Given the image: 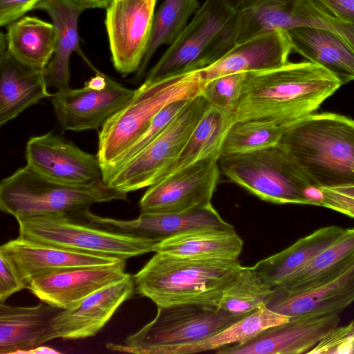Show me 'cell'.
Masks as SVG:
<instances>
[{
    "label": "cell",
    "instance_id": "cell-3",
    "mask_svg": "<svg viewBox=\"0 0 354 354\" xmlns=\"http://www.w3.org/2000/svg\"><path fill=\"white\" fill-rule=\"evenodd\" d=\"M239 259H198L156 252L134 275L135 290L158 308L181 304L218 307L242 268Z\"/></svg>",
    "mask_w": 354,
    "mask_h": 354
},
{
    "label": "cell",
    "instance_id": "cell-34",
    "mask_svg": "<svg viewBox=\"0 0 354 354\" xmlns=\"http://www.w3.org/2000/svg\"><path fill=\"white\" fill-rule=\"evenodd\" d=\"M273 293L274 289L262 280L252 266H243L223 292L218 308L245 317L267 306Z\"/></svg>",
    "mask_w": 354,
    "mask_h": 354
},
{
    "label": "cell",
    "instance_id": "cell-44",
    "mask_svg": "<svg viewBox=\"0 0 354 354\" xmlns=\"http://www.w3.org/2000/svg\"><path fill=\"white\" fill-rule=\"evenodd\" d=\"M85 10L93 8H107L115 0H72Z\"/></svg>",
    "mask_w": 354,
    "mask_h": 354
},
{
    "label": "cell",
    "instance_id": "cell-25",
    "mask_svg": "<svg viewBox=\"0 0 354 354\" xmlns=\"http://www.w3.org/2000/svg\"><path fill=\"white\" fill-rule=\"evenodd\" d=\"M286 32L296 53L328 70L342 84L354 80V49L339 34L310 26Z\"/></svg>",
    "mask_w": 354,
    "mask_h": 354
},
{
    "label": "cell",
    "instance_id": "cell-41",
    "mask_svg": "<svg viewBox=\"0 0 354 354\" xmlns=\"http://www.w3.org/2000/svg\"><path fill=\"white\" fill-rule=\"evenodd\" d=\"M26 288L11 264L0 254V303H4L13 294Z\"/></svg>",
    "mask_w": 354,
    "mask_h": 354
},
{
    "label": "cell",
    "instance_id": "cell-17",
    "mask_svg": "<svg viewBox=\"0 0 354 354\" xmlns=\"http://www.w3.org/2000/svg\"><path fill=\"white\" fill-rule=\"evenodd\" d=\"M340 322L339 315L292 317L268 328L250 340L221 348L218 354H299L308 353Z\"/></svg>",
    "mask_w": 354,
    "mask_h": 354
},
{
    "label": "cell",
    "instance_id": "cell-42",
    "mask_svg": "<svg viewBox=\"0 0 354 354\" xmlns=\"http://www.w3.org/2000/svg\"><path fill=\"white\" fill-rule=\"evenodd\" d=\"M43 0H0V25L7 26L36 9Z\"/></svg>",
    "mask_w": 354,
    "mask_h": 354
},
{
    "label": "cell",
    "instance_id": "cell-45",
    "mask_svg": "<svg viewBox=\"0 0 354 354\" xmlns=\"http://www.w3.org/2000/svg\"><path fill=\"white\" fill-rule=\"evenodd\" d=\"M229 7L236 11L241 10L247 7L252 0H221Z\"/></svg>",
    "mask_w": 354,
    "mask_h": 354
},
{
    "label": "cell",
    "instance_id": "cell-24",
    "mask_svg": "<svg viewBox=\"0 0 354 354\" xmlns=\"http://www.w3.org/2000/svg\"><path fill=\"white\" fill-rule=\"evenodd\" d=\"M36 9L46 12L57 35L54 55L44 70L48 87L56 91L69 88L71 56L77 53L96 72L80 46L78 19L85 10L72 0H43Z\"/></svg>",
    "mask_w": 354,
    "mask_h": 354
},
{
    "label": "cell",
    "instance_id": "cell-18",
    "mask_svg": "<svg viewBox=\"0 0 354 354\" xmlns=\"http://www.w3.org/2000/svg\"><path fill=\"white\" fill-rule=\"evenodd\" d=\"M135 291L133 276L129 274L89 295L77 306L62 309L52 320L57 338L75 340L95 336Z\"/></svg>",
    "mask_w": 354,
    "mask_h": 354
},
{
    "label": "cell",
    "instance_id": "cell-4",
    "mask_svg": "<svg viewBox=\"0 0 354 354\" xmlns=\"http://www.w3.org/2000/svg\"><path fill=\"white\" fill-rule=\"evenodd\" d=\"M206 82L200 70L145 82L131 99L111 116L98 133L97 156L102 176L145 133L156 115L167 104L202 94Z\"/></svg>",
    "mask_w": 354,
    "mask_h": 354
},
{
    "label": "cell",
    "instance_id": "cell-19",
    "mask_svg": "<svg viewBox=\"0 0 354 354\" xmlns=\"http://www.w3.org/2000/svg\"><path fill=\"white\" fill-rule=\"evenodd\" d=\"M0 254L9 261L26 288L32 280L46 274L120 261L36 243L19 237L3 244Z\"/></svg>",
    "mask_w": 354,
    "mask_h": 354
},
{
    "label": "cell",
    "instance_id": "cell-15",
    "mask_svg": "<svg viewBox=\"0 0 354 354\" xmlns=\"http://www.w3.org/2000/svg\"><path fill=\"white\" fill-rule=\"evenodd\" d=\"M26 159L35 171L59 183L87 185L102 180L97 154L85 152L51 132L28 140Z\"/></svg>",
    "mask_w": 354,
    "mask_h": 354
},
{
    "label": "cell",
    "instance_id": "cell-26",
    "mask_svg": "<svg viewBox=\"0 0 354 354\" xmlns=\"http://www.w3.org/2000/svg\"><path fill=\"white\" fill-rule=\"evenodd\" d=\"M345 231V228L335 225L319 228L252 267L262 280L274 289L335 242Z\"/></svg>",
    "mask_w": 354,
    "mask_h": 354
},
{
    "label": "cell",
    "instance_id": "cell-32",
    "mask_svg": "<svg viewBox=\"0 0 354 354\" xmlns=\"http://www.w3.org/2000/svg\"><path fill=\"white\" fill-rule=\"evenodd\" d=\"M290 317L263 306L220 332L203 340L166 350L164 354H187L217 351L230 345L240 344L254 338L265 329L288 322Z\"/></svg>",
    "mask_w": 354,
    "mask_h": 354
},
{
    "label": "cell",
    "instance_id": "cell-22",
    "mask_svg": "<svg viewBox=\"0 0 354 354\" xmlns=\"http://www.w3.org/2000/svg\"><path fill=\"white\" fill-rule=\"evenodd\" d=\"M62 310L43 301L33 306L0 303V354L27 353L57 339L52 320Z\"/></svg>",
    "mask_w": 354,
    "mask_h": 354
},
{
    "label": "cell",
    "instance_id": "cell-29",
    "mask_svg": "<svg viewBox=\"0 0 354 354\" xmlns=\"http://www.w3.org/2000/svg\"><path fill=\"white\" fill-rule=\"evenodd\" d=\"M353 260L354 228L346 229L339 239L274 289L289 293L315 289L337 276Z\"/></svg>",
    "mask_w": 354,
    "mask_h": 354
},
{
    "label": "cell",
    "instance_id": "cell-37",
    "mask_svg": "<svg viewBox=\"0 0 354 354\" xmlns=\"http://www.w3.org/2000/svg\"><path fill=\"white\" fill-rule=\"evenodd\" d=\"M296 15L301 19L303 26H310L335 31L354 49V25L335 18L315 0H298Z\"/></svg>",
    "mask_w": 354,
    "mask_h": 354
},
{
    "label": "cell",
    "instance_id": "cell-13",
    "mask_svg": "<svg viewBox=\"0 0 354 354\" xmlns=\"http://www.w3.org/2000/svg\"><path fill=\"white\" fill-rule=\"evenodd\" d=\"M221 171L218 160L198 162L148 187L140 214L175 213L211 203Z\"/></svg>",
    "mask_w": 354,
    "mask_h": 354
},
{
    "label": "cell",
    "instance_id": "cell-16",
    "mask_svg": "<svg viewBox=\"0 0 354 354\" xmlns=\"http://www.w3.org/2000/svg\"><path fill=\"white\" fill-rule=\"evenodd\" d=\"M126 261L66 270L37 277L28 289L41 301L61 309L77 306L94 292L128 276Z\"/></svg>",
    "mask_w": 354,
    "mask_h": 354
},
{
    "label": "cell",
    "instance_id": "cell-20",
    "mask_svg": "<svg viewBox=\"0 0 354 354\" xmlns=\"http://www.w3.org/2000/svg\"><path fill=\"white\" fill-rule=\"evenodd\" d=\"M292 50L286 31L276 30L236 44L221 58L200 70L204 81L237 73L269 71L289 62Z\"/></svg>",
    "mask_w": 354,
    "mask_h": 354
},
{
    "label": "cell",
    "instance_id": "cell-8",
    "mask_svg": "<svg viewBox=\"0 0 354 354\" xmlns=\"http://www.w3.org/2000/svg\"><path fill=\"white\" fill-rule=\"evenodd\" d=\"M221 173L260 199L277 204L310 205L313 186L278 145L241 154L221 156Z\"/></svg>",
    "mask_w": 354,
    "mask_h": 354
},
{
    "label": "cell",
    "instance_id": "cell-33",
    "mask_svg": "<svg viewBox=\"0 0 354 354\" xmlns=\"http://www.w3.org/2000/svg\"><path fill=\"white\" fill-rule=\"evenodd\" d=\"M198 0H164L154 14L151 37L146 54L136 73V79L143 76L148 64L157 49L171 44L198 10Z\"/></svg>",
    "mask_w": 354,
    "mask_h": 354
},
{
    "label": "cell",
    "instance_id": "cell-27",
    "mask_svg": "<svg viewBox=\"0 0 354 354\" xmlns=\"http://www.w3.org/2000/svg\"><path fill=\"white\" fill-rule=\"evenodd\" d=\"M7 48L20 63L44 71L56 47L57 35L53 23L24 16L7 26Z\"/></svg>",
    "mask_w": 354,
    "mask_h": 354
},
{
    "label": "cell",
    "instance_id": "cell-1",
    "mask_svg": "<svg viewBox=\"0 0 354 354\" xmlns=\"http://www.w3.org/2000/svg\"><path fill=\"white\" fill-rule=\"evenodd\" d=\"M342 84L310 61L246 73L235 121L266 120L288 128L312 114Z\"/></svg>",
    "mask_w": 354,
    "mask_h": 354
},
{
    "label": "cell",
    "instance_id": "cell-31",
    "mask_svg": "<svg viewBox=\"0 0 354 354\" xmlns=\"http://www.w3.org/2000/svg\"><path fill=\"white\" fill-rule=\"evenodd\" d=\"M297 0H252L237 11L236 44L276 30L287 31L301 26L296 16Z\"/></svg>",
    "mask_w": 354,
    "mask_h": 354
},
{
    "label": "cell",
    "instance_id": "cell-10",
    "mask_svg": "<svg viewBox=\"0 0 354 354\" xmlns=\"http://www.w3.org/2000/svg\"><path fill=\"white\" fill-rule=\"evenodd\" d=\"M209 107L202 95L191 99L159 136L122 164L104 183L128 194L159 181Z\"/></svg>",
    "mask_w": 354,
    "mask_h": 354
},
{
    "label": "cell",
    "instance_id": "cell-9",
    "mask_svg": "<svg viewBox=\"0 0 354 354\" xmlns=\"http://www.w3.org/2000/svg\"><path fill=\"white\" fill-rule=\"evenodd\" d=\"M19 236L36 243L66 250L127 260L153 251L154 241L107 231L62 214L16 219Z\"/></svg>",
    "mask_w": 354,
    "mask_h": 354
},
{
    "label": "cell",
    "instance_id": "cell-2",
    "mask_svg": "<svg viewBox=\"0 0 354 354\" xmlns=\"http://www.w3.org/2000/svg\"><path fill=\"white\" fill-rule=\"evenodd\" d=\"M277 145L313 186H354V120L312 113L288 127Z\"/></svg>",
    "mask_w": 354,
    "mask_h": 354
},
{
    "label": "cell",
    "instance_id": "cell-40",
    "mask_svg": "<svg viewBox=\"0 0 354 354\" xmlns=\"http://www.w3.org/2000/svg\"><path fill=\"white\" fill-rule=\"evenodd\" d=\"M353 348L354 321L344 326H336L307 353H353Z\"/></svg>",
    "mask_w": 354,
    "mask_h": 354
},
{
    "label": "cell",
    "instance_id": "cell-43",
    "mask_svg": "<svg viewBox=\"0 0 354 354\" xmlns=\"http://www.w3.org/2000/svg\"><path fill=\"white\" fill-rule=\"evenodd\" d=\"M335 18L354 25V0H315Z\"/></svg>",
    "mask_w": 354,
    "mask_h": 354
},
{
    "label": "cell",
    "instance_id": "cell-6",
    "mask_svg": "<svg viewBox=\"0 0 354 354\" xmlns=\"http://www.w3.org/2000/svg\"><path fill=\"white\" fill-rule=\"evenodd\" d=\"M236 12L221 0H205L145 80L201 70L221 58L236 44Z\"/></svg>",
    "mask_w": 354,
    "mask_h": 354
},
{
    "label": "cell",
    "instance_id": "cell-5",
    "mask_svg": "<svg viewBox=\"0 0 354 354\" xmlns=\"http://www.w3.org/2000/svg\"><path fill=\"white\" fill-rule=\"evenodd\" d=\"M127 194L102 180L87 185L59 183L26 165L1 180L0 208L16 219L46 214L78 217L95 203L127 201Z\"/></svg>",
    "mask_w": 354,
    "mask_h": 354
},
{
    "label": "cell",
    "instance_id": "cell-12",
    "mask_svg": "<svg viewBox=\"0 0 354 354\" xmlns=\"http://www.w3.org/2000/svg\"><path fill=\"white\" fill-rule=\"evenodd\" d=\"M157 0H115L106 10L111 59L123 77L139 70L149 42Z\"/></svg>",
    "mask_w": 354,
    "mask_h": 354
},
{
    "label": "cell",
    "instance_id": "cell-30",
    "mask_svg": "<svg viewBox=\"0 0 354 354\" xmlns=\"http://www.w3.org/2000/svg\"><path fill=\"white\" fill-rule=\"evenodd\" d=\"M234 122V115L210 106L160 180L198 162L218 160L225 136Z\"/></svg>",
    "mask_w": 354,
    "mask_h": 354
},
{
    "label": "cell",
    "instance_id": "cell-36",
    "mask_svg": "<svg viewBox=\"0 0 354 354\" xmlns=\"http://www.w3.org/2000/svg\"><path fill=\"white\" fill-rule=\"evenodd\" d=\"M245 74H229L207 81L201 95L211 106L234 116L241 99Z\"/></svg>",
    "mask_w": 354,
    "mask_h": 354
},
{
    "label": "cell",
    "instance_id": "cell-28",
    "mask_svg": "<svg viewBox=\"0 0 354 354\" xmlns=\"http://www.w3.org/2000/svg\"><path fill=\"white\" fill-rule=\"evenodd\" d=\"M243 246L236 231L195 230L156 243L153 251L174 257L198 259H239Z\"/></svg>",
    "mask_w": 354,
    "mask_h": 354
},
{
    "label": "cell",
    "instance_id": "cell-14",
    "mask_svg": "<svg viewBox=\"0 0 354 354\" xmlns=\"http://www.w3.org/2000/svg\"><path fill=\"white\" fill-rule=\"evenodd\" d=\"M82 220L107 231L157 243L195 230H235L234 226L226 222L212 203L181 212L140 214L133 220L103 217L89 211Z\"/></svg>",
    "mask_w": 354,
    "mask_h": 354
},
{
    "label": "cell",
    "instance_id": "cell-47",
    "mask_svg": "<svg viewBox=\"0 0 354 354\" xmlns=\"http://www.w3.org/2000/svg\"><path fill=\"white\" fill-rule=\"evenodd\" d=\"M353 353H354V348H353Z\"/></svg>",
    "mask_w": 354,
    "mask_h": 354
},
{
    "label": "cell",
    "instance_id": "cell-35",
    "mask_svg": "<svg viewBox=\"0 0 354 354\" xmlns=\"http://www.w3.org/2000/svg\"><path fill=\"white\" fill-rule=\"evenodd\" d=\"M286 129L266 120L235 121L225 136L221 156L250 153L276 146Z\"/></svg>",
    "mask_w": 354,
    "mask_h": 354
},
{
    "label": "cell",
    "instance_id": "cell-7",
    "mask_svg": "<svg viewBox=\"0 0 354 354\" xmlns=\"http://www.w3.org/2000/svg\"><path fill=\"white\" fill-rule=\"evenodd\" d=\"M244 317L218 306L181 304L158 308L155 317L124 344L109 343L112 351L136 354H164L170 348L205 339Z\"/></svg>",
    "mask_w": 354,
    "mask_h": 354
},
{
    "label": "cell",
    "instance_id": "cell-23",
    "mask_svg": "<svg viewBox=\"0 0 354 354\" xmlns=\"http://www.w3.org/2000/svg\"><path fill=\"white\" fill-rule=\"evenodd\" d=\"M44 71L18 62L8 51L6 35H0V125L15 119L41 100L50 97Z\"/></svg>",
    "mask_w": 354,
    "mask_h": 354
},
{
    "label": "cell",
    "instance_id": "cell-21",
    "mask_svg": "<svg viewBox=\"0 0 354 354\" xmlns=\"http://www.w3.org/2000/svg\"><path fill=\"white\" fill-rule=\"evenodd\" d=\"M354 302V260L328 283L310 290L289 293L274 289L267 307L292 317L339 315Z\"/></svg>",
    "mask_w": 354,
    "mask_h": 354
},
{
    "label": "cell",
    "instance_id": "cell-38",
    "mask_svg": "<svg viewBox=\"0 0 354 354\" xmlns=\"http://www.w3.org/2000/svg\"><path fill=\"white\" fill-rule=\"evenodd\" d=\"M190 100L175 101L162 108L153 118L145 133L124 153L113 168L102 176V180L106 179L122 164L142 150L159 136Z\"/></svg>",
    "mask_w": 354,
    "mask_h": 354
},
{
    "label": "cell",
    "instance_id": "cell-39",
    "mask_svg": "<svg viewBox=\"0 0 354 354\" xmlns=\"http://www.w3.org/2000/svg\"><path fill=\"white\" fill-rule=\"evenodd\" d=\"M310 198L313 205L329 208L354 218V186L315 187Z\"/></svg>",
    "mask_w": 354,
    "mask_h": 354
},
{
    "label": "cell",
    "instance_id": "cell-46",
    "mask_svg": "<svg viewBox=\"0 0 354 354\" xmlns=\"http://www.w3.org/2000/svg\"><path fill=\"white\" fill-rule=\"evenodd\" d=\"M27 353H33V354H44V353H59V352L54 350L51 348L40 346L35 348H33L29 351Z\"/></svg>",
    "mask_w": 354,
    "mask_h": 354
},
{
    "label": "cell",
    "instance_id": "cell-11",
    "mask_svg": "<svg viewBox=\"0 0 354 354\" xmlns=\"http://www.w3.org/2000/svg\"><path fill=\"white\" fill-rule=\"evenodd\" d=\"M135 89L106 75H96L77 89L56 91L50 99L56 118L65 130L98 129L131 99Z\"/></svg>",
    "mask_w": 354,
    "mask_h": 354
}]
</instances>
